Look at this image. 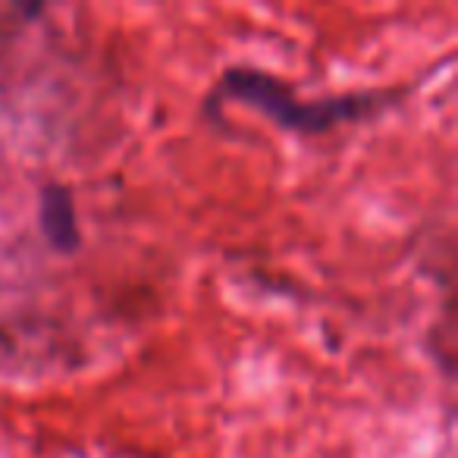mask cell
Segmentation results:
<instances>
[{
	"label": "cell",
	"instance_id": "cell-2",
	"mask_svg": "<svg viewBox=\"0 0 458 458\" xmlns=\"http://www.w3.org/2000/svg\"><path fill=\"white\" fill-rule=\"evenodd\" d=\"M41 229H45L47 242L57 251L70 255L79 249L82 236H79V223H76V204L66 185L51 182L41 191Z\"/></svg>",
	"mask_w": 458,
	"mask_h": 458
},
{
	"label": "cell",
	"instance_id": "cell-1",
	"mask_svg": "<svg viewBox=\"0 0 458 458\" xmlns=\"http://www.w3.org/2000/svg\"><path fill=\"white\" fill-rule=\"evenodd\" d=\"M223 91L261 110L276 126L295 129V132H327L336 123L355 120L380 104V95H345L305 104L286 82L261 70H229L223 76Z\"/></svg>",
	"mask_w": 458,
	"mask_h": 458
}]
</instances>
